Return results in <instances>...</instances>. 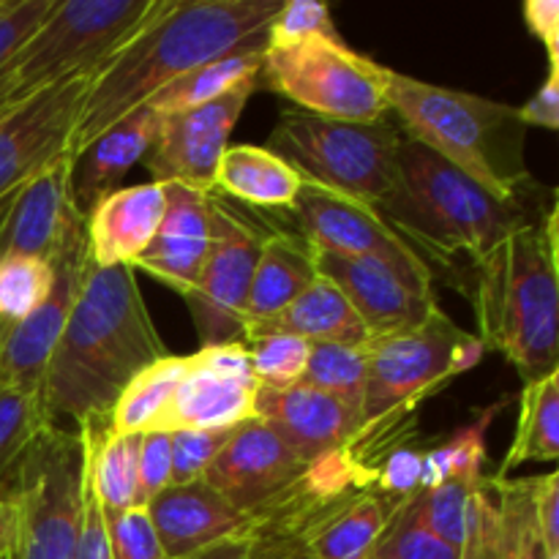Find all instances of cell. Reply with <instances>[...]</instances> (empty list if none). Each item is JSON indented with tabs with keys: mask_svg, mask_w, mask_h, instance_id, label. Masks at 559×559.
Returning a JSON list of instances; mask_svg holds the SVG:
<instances>
[{
	"mask_svg": "<svg viewBox=\"0 0 559 559\" xmlns=\"http://www.w3.org/2000/svg\"><path fill=\"white\" fill-rule=\"evenodd\" d=\"M282 0H158L134 36L93 74L71 136V156L123 120L178 76L265 47Z\"/></svg>",
	"mask_w": 559,
	"mask_h": 559,
	"instance_id": "6da1fadb",
	"label": "cell"
},
{
	"mask_svg": "<svg viewBox=\"0 0 559 559\" xmlns=\"http://www.w3.org/2000/svg\"><path fill=\"white\" fill-rule=\"evenodd\" d=\"M134 267L87 262L69 320L44 369L41 413L49 426L71 420L74 429L112 409L131 377L167 358Z\"/></svg>",
	"mask_w": 559,
	"mask_h": 559,
	"instance_id": "7a4b0ae2",
	"label": "cell"
},
{
	"mask_svg": "<svg viewBox=\"0 0 559 559\" xmlns=\"http://www.w3.org/2000/svg\"><path fill=\"white\" fill-rule=\"evenodd\" d=\"M559 235L557 205L538 222L513 229L469 276L478 338L500 353L524 382L559 364Z\"/></svg>",
	"mask_w": 559,
	"mask_h": 559,
	"instance_id": "3957f363",
	"label": "cell"
},
{
	"mask_svg": "<svg viewBox=\"0 0 559 559\" xmlns=\"http://www.w3.org/2000/svg\"><path fill=\"white\" fill-rule=\"evenodd\" d=\"M551 207L540 211L538 202L524 205L500 200L435 151L404 136L396 175L377 213L420 257L426 251L448 265L462 254L478 262L513 229L538 222Z\"/></svg>",
	"mask_w": 559,
	"mask_h": 559,
	"instance_id": "277c9868",
	"label": "cell"
},
{
	"mask_svg": "<svg viewBox=\"0 0 559 559\" xmlns=\"http://www.w3.org/2000/svg\"><path fill=\"white\" fill-rule=\"evenodd\" d=\"M388 107L399 115L409 140L435 151L486 191L506 202H538L544 186L524 162L527 126L519 107L399 71L391 74Z\"/></svg>",
	"mask_w": 559,
	"mask_h": 559,
	"instance_id": "5b68a950",
	"label": "cell"
},
{
	"mask_svg": "<svg viewBox=\"0 0 559 559\" xmlns=\"http://www.w3.org/2000/svg\"><path fill=\"white\" fill-rule=\"evenodd\" d=\"M486 347L437 306L429 320L366 344V426L415 418L420 402L475 369Z\"/></svg>",
	"mask_w": 559,
	"mask_h": 559,
	"instance_id": "8992f818",
	"label": "cell"
},
{
	"mask_svg": "<svg viewBox=\"0 0 559 559\" xmlns=\"http://www.w3.org/2000/svg\"><path fill=\"white\" fill-rule=\"evenodd\" d=\"M402 140L388 120L347 123L289 109L276 120L265 147L304 180L377 207L396 175Z\"/></svg>",
	"mask_w": 559,
	"mask_h": 559,
	"instance_id": "52a82bcc",
	"label": "cell"
},
{
	"mask_svg": "<svg viewBox=\"0 0 559 559\" xmlns=\"http://www.w3.org/2000/svg\"><path fill=\"white\" fill-rule=\"evenodd\" d=\"M391 69L355 52L342 36L265 44L260 80L300 112L347 123H377L391 112Z\"/></svg>",
	"mask_w": 559,
	"mask_h": 559,
	"instance_id": "ba28073f",
	"label": "cell"
},
{
	"mask_svg": "<svg viewBox=\"0 0 559 559\" xmlns=\"http://www.w3.org/2000/svg\"><path fill=\"white\" fill-rule=\"evenodd\" d=\"M535 478L480 475L415 497L418 516L459 559H544L533 513Z\"/></svg>",
	"mask_w": 559,
	"mask_h": 559,
	"instance_id": "9c48e42d",
	"label": "cell"
},
{
	"mask_svg": "<svg viewBox=\"0 0 559 559\" xmlns=\"http://www.w3.org/2000/svg\"><path fill=\"white\" fill-rule=\"evenodd\" d=\"M158 0H58L25 47L9 60L22 96L96 71L134 36Z\"/></svg>",
	"mask_w": 559,
	"mask_h": 559,
	"instance_id": "30bf717a",
	"label": "cell"
},
{
	"mask_svg": "<svg viewBox=\"0 0 559 559\" xmlns=\"http://www.w3.org/2000/svg\"><path fill=\"white\" fill-rule=\"evenodd\" d=\"M82 467L85 453L76 429L44 426L11 486L16 506L14 559H74Z\"/></svg>",
	"mask_w": 559,
	"mask_h": 559,
	"instance_id": "8fae6325",
	"label": "cell"
},
{
	"mask_svg": "<svg viewBox=\"0 0 559 559\" xmlns=\"http://www.w3.org/2000/svg\"><path fill=\"white\" fill-rule=\"evenodd\" d=\"M293 213L300 229L298 235L314 251L377 260L393 267L399 276H404L418 289L435 293V276H431L426 257H420L377 213V207L304 180Z\"/></svg>",
	"mask_w": 559,
	"mask_h": 559,
	"instance_id": "7c38bea8",
	"label": "cell"
},
{
	"mask_svg": "<svg viewBox=\"0 0 559 559\" xmlns=\"http://www.w3.org/2000/svg\"><path fill=\"white\" fill-rule=\"evenodd\" d=\"M265 235L222 197L213 202V243L194 287L186 295L200 347L240 342L246 331L251 276Z\"/></svg>",
	"mask_w": 559,
	"mask_h": 559,
	"instance_id": "4fadbf2b",
	"label": "cell"
},
{
	"mask_svg": "<svg viewBox=\"0 0 559 559\" xmlns=\"http://www.w3.org/2000/svg\"><path fill=\"white\" fill-rule=\"evenodd\" d=\"M96 71H82L41 87L0 118V202L71 153V136Z\"/></svg>",
	"mask_w": 559,
	"mask_h": 559,
	"instance_id": "5bb4252c",
	"label": "cell"
},
{
	"mask_svg": "<svg viewBox=\"0 0 559 559\" xmlns=\"http://www.w3.org/2000/svg\"><path fill=\"white\" fill-rule=\"evenodd\" d=\"M260 382L246 344H213L186 355V369L164 413L162 431H227L257 418Z\"/></svg>",
	"mask_w": 559,
	"mask_h": 559,
	"instance_id": "9a60e30c",
	"label": "cell"
},
{
	"mask_svg": "<svg viewBox=\"0 0 559 559\" xmlns=\"http://www.w3.org/2000/svg\"><path fill=\"white\" fill-rule=\"evenodd\" d=\"M257 85L260 82H246L216 102L164 115L151 151L142 158L153 180L213 191V175Z\"/></svg>",
	"mask_w": 559,
	"mask_h": 559,
	"instance_id": "2e32d148",
	"label": "cell"
},
{
	"mask_svg": "<svg viewBox=\"0 0 559 559\" xmlns=\"http://www.w3.org/2000/svg\"><path fill=\"white\" fill-rule=\"evenodd\" d=\"M306 462L260 418L243 420L202 475L238 511L260 513L304 475Z\"/></svg>",
	"mask_w": 559,
	"mask_h": 559,
	"instance_id": "e0dca14e",
	"label": "cell"
},
{
	"mask_svg": "<svg viewBox=\"0 0 559 559\" xmlns=\"http://www.w3.org/2000/svg\"><path fill=\"white\" fill-rule=\"evenodd\" d=\"M85 213L71 197V153L0 202V257L52 260Z\"/></svg>",
	"mask_w": 559,
	"mask_h": 559,
	"instance_id": "ac0fdd59",
	"label": "cell"
},
{
	"mask_svg": "<svg viewBox=\"0 0 559 559\" xmlns=\"http://www.w3.org/2000/svg\"><path fill=\"white\" fill-rule=\"evenodd\" d=\"M317 271L342 289L371 338L409 331L429 320L431 311L437 309L435 293L418 289L393 267L377 260L317 251Z\"/></svg>",
	"mask_w": 559,
	"mask_h": 559,
	"instance_id": "d6986e66",
	"label": "cell"
},
{
	"mask_svg": "<svg viewBox=\"0 0 559 559\" xmlns=\"http://www.w3.org/2000/svg\"><path fill=\"white\" fill-rule=\"evenodd\" d=\"M257 418L265 420L306 464L344 451L360 431V409L306 382L260 388Z\"/></svg>",
	"mask_w": 559,
	"mask_h": 559,
	"instance_id": "ffe728a7",
	"label": "cell"
},
{
	"mask_svg": "<svg viewBox=\"0 0 559 559\" xmlns=\"http://www.w3.org/2000/svg\"><path fill=\"white\" fill-rule=\"evenodd\" d=\"M167 186V211L156 238L134 260V271H145L164 287L186 298L200 276L213 243V202L216 191L191 189L183 183Z\"/></svg>",
	"mask_w": 559,
	"mask_h": 559,
	"instance_id": "44dd1931",
	"label": "cell"
},
{
	"mask_svg": "<svg viewBox=\"0 0 559 559\" xmlns=\"http://www.w3.org/2000/svg\"><path fill=\"white\" fill-rule=\"evenodd\" d=\"M167 559H186L213 544L246 538L249 513L229 506L205 480L167 486L145 506Z\"/></svg>",
	"mask_w": 559,
	"mask_h": 559,
	"instance_id": "7402d4cb",
	"label": "cell"
},
{
	"mask_svg": "<svg viewBox=\"0 0 559 559\" xmlns=\"http://www.w3.org/2000/svg\"><path fill=\"white\" fill-rule=\"evenodd\" d=\"M167 211V186H120L85 213L87 257L98 267L134 265L136 257L156 238Z\"/></svg>",
	"mask_w": 559,
	"mask_h": 559,
	"instance_id": "603a6c76",
	"label": "cell"
},
{
	"mask_svg": "<svg viewBox=\"0 0 559 559\" xmlns=\"http://www.w3.org/2000/svg\"><path fill=\"white\" fill-rule=\"evenodd\" d=\"M158 123L162 115L142 104L71 156V197L82 213L120 189V180L151 151Z\"/></svg>",
	"mask_w": 559,
	"mask_h": 559,
	"instance_id": "cb8c5ba5",
	"label": "cell"
},
{
	"mask_svg": "<svg viewBox=\"0 0 559 559\" xmlns=\"http://www.w3.org/2000/svg\"><path fill=\"white\" fill-rule=\"evenodd\" d=\"M265 333H287L309 344H344V347H366L371 342V333L366 331L349 300L325 276H317L276 317L246 325L243 338L265 336Z\"/></svg>",
	"mask_w": 559,
	"mask_h": 559,
	"instance_id": "d4e9b609",
	"label": "cell"
},
{
	"mask_svg": "<svg viewBox=\"0 0 559 559\" xmlns=\"http://www.w3.org/2000/svg\"><path fill=\"white\" fill-rule=\"evenodd\" d=\"M317 251L298 233H271L262 238L251 276L249 304H246V325L276 317L287 309L314 278Z\"/></svg>",
	"mask_w": 559,
	"mask_h": 559,
	"instance_id": "484cf974",
	"label": "cell"
},
{
	"mask_svg": "<svg viewBox=\"0 0 559 559\" xmlns=\"http://www.w3.org/2000/svg\"><path fill=\"white\" fill-rule=\"evenodd\" d=\"M304 178L265 145H229L213 175V191L262 211H293Z\"/></svg>",
	"mask_w": 559,
	"mask_h": 559,
	"instance_id": "4316f807",
	"label": "cell"
},
{
	"mask_svg": "<svg viewBox=\"0 0 559 559\" xmlns=\"http://www.w3.org/2000/svg\"><path fill=\"white\" fill-rule=\"evenodd\" d=\"M402 502L382 495L377 486L355 491L309 535L306 555L309 559H366Z\"/></svg>",
	"mask_w": 559,
	"mask_h": 559,
	"instance_id": "83f0119b",
	"label": "cell"
},
{
	"mask_svg": "<svg viewBox=\"0 0 559 559\" xmlns=\"http://www.w3.org/2000/svg\"><path fill=\"white\" fill-rule=\"evenodd\" d=\"M559 459V369L540 380L524 382L519 396L516 431L508 445L497 475L506 478L530 462H557Z\"/></svg>",
	"mask_w": 559,
	"mask_h": 559,
	"instance_id": "f1b7e54d",
	"label": "cell"
},
{
	"mask_svg": "<svg viewBox=\"0 0 559 559\" xmlns=\"http://www.w3.org/2000/svg\"><path fill=\"white\" fill-rule=\"evenodd\" d=\"M262 55H265V47H249L211 60L164 85L156 96L147 98V107L164 118V115L186 112V109L216 102L246 82H260Z\"/></svg>",
	"mask_w": 559,
	"mask_h": 559,
	"instance_id": "f546056e",
	"label": "cell"
},
{
	"mask_svg": "<svg viewBox=\"0 0 559 559\" xmlns=\"http://www.w3.org/2000/svg\"><path fill=\"white\" fill-rule=\"evenodd\" d=\"M506 407L508 399H500L486 409H478L445 442L424 448L420 491L437 489L442 484H467V480H478L480 475H486V435Z\"/></svg>",
	"mask_w": 559,
	"mask_h": 559,
	"instance_id": "4dcf8cb0",
	"label": "cell"
},
{
	"mask_svg": "<svg viewBox=\"0 0 559 559\" xmlns=\"http://www.w3.org/2000/svg\"><path fill=\"white\" fill-rule=\"evenodd\" d=\"M186 369V355H167L140 374L131 377L109 409V429L115 435H145L162 426L164 413L175 396Z\"/></svg>",
	"mask_w": 559,
	"mask_h": 559,
	"instance_id": "1f68e13d",
	"label": "cell"
},
{
	"mask_svg": "<svg viewBox=\"0 0 559 559\" xmlns=\"http://www.w3.org/2000/svg\"><path fill=\"white\" fill-rule=\"evenodd\" d=\"M44 426L49 424L38 393L0 382V491H11L20 464Z\"/></svg>",
	"mask_w": 559,
	"mask_h": 559,
	"instance_id": "d6a6232c",
	"label": "cell"
},
{
	"mask_svg": "<svg viewBox=\"0 0 559 559\" xmlns=\"http://www.w3.org/2000/svg\"><path fill=\"white\" fill-rule=\"evenodd\" d=\"M52 284V260L0 257V328H14L25 322L47 300Z\"/></svg>",
	"mask_w": 559,
	"mask_h": 559,
	"instance_id": "836d02e7",
	"label": "cell"
},
{
	"mask_svg": "<svg viewBox=\"0 0 559 559\" xmlns=\"http://www.w3.org/2000/svg\"><path fill=\"white\" fill-rule=\"evenodd\" d=\"M306 385L342 399L355 409H364L366 391V347H344V344H311L306 364Z\"/></svg>",
	"mask_w": 559,
	"mask_h": 559,
	"instance_id": "e575fe53",
	"label": "cell"
},
{
	"mask_svg": "<svg viewBox=\"0 0 559 559\" xmlns=\"http://www.w3.org/2000/svg\"><path fill=\"white\" fill-rule=\"evenodd\" d=\"M249 353L251 371L262 388H289L304 380L309 364L311 344L287 333H265V336L243 338Z\"/></svg>",
	"mask_w": 559,
	"mask_h": 559,
	"instance_id": "d590c367",
	"label": "cell"
},
{
	"mask_svg": "<svg viewBox=\"0 0 559 559\" xmlns=\"http://www.w3.org/2000/svg\"><path fill=\"white\" fill-rule=\"evenodd\" d=\"M418 497V495H415ZM415 497L404 500L366 559H459L418 516Z\"/></svg>",
	"mask_w": 559,
	"mask_h": 559,
	"instance_id": "8d00e7d4",
	"label": "cell"
},
{
	"mask_svg": "<svg viewBox=\"0 0 559 559\" xmlns=\"http://www.w3.org/2000/svg\"><path fill=\"white\" fill-rule=\"evenodd\" d=\"M109 559H167L145 508L104 513Z\"/></svg>",
	"mask_w": 559,
	"mask_h": 559,
	"instance_id": "74e56055",
	"label": "cell"
},
{
	"mask_svg": "<svg viewBox=\"0 0 559 559\" xmlns=\"http://www.w3.org/2000/svg\"><path fill=\"white\" fill-rule=\"evenodd\" d=\"M229 431H194L180 429L169 431L173 435V475L169 486H186L200 480L218 456L224 442L229 440Z\"/></svg>",
	"mask_w": 559,
	"mask_h": 559,
	"instance_id": "f35d334b",
	"label": "cell"
},
{
	"mask_svg": "<svg viewBox=\"0 0 559 559\" xmlns=\"http://www.w3.org/2000/svg\"><path fill=\"white\" fill-rule=\"evenodd\" d=\"M309 36H342L333 25L331 9L320 0H282V9L267 27L265 44H287Z\"/></svg>",
	"mask_w": 559,
	"mask_h": 559,
	"instance_id": "ab89813d",
	"label": "cell"
},
{
	"mask_svg": "<svg viewBox=\"0 0 559 559\" xmlns=\"http://www.w3.org/2000/svg\"><path fill=\"white\" fill-rule=\"evenodd\" d=\"M169 475H173V435L162 429L140 435V453H136V508H145L158 491L167 489Z\"/></svg>",
	"mask_w": 559,
	"mask_h": 559,
	"instance_id": "60d3db41",
	"label": "cell"
},
{
	"mask_svg": "<svg viewBox=\"0 0 559 559\" xmlns=\"http://www.w3.org/2000/svg\"><path fill=\"white\" fill-rule=\"evenodd\" d=\"M58 0H0V71L41 27Z\"/></svg>",
	"mask_w": 559,
	"mask_h": 559,
	"instance_id": "b9f144b4",
	"label": "cell"
},
{
	"mask_svg": "<svg viewBox=\"0 0 559 559\" xmlns=\"http://www.w3.org/2000/svg\"><path fill=\"white\" fill-rule=\"evenodd\" d=\"M420 464H424V448L415 442L399 445L382 462L374 486L393 500H409L420 495Z\"/></svg>",
	"mask_w": 559,
	"mask_h": 559,
	"instance_id": "7bdbcfd3",
	"label": "cell"
},
{
	"mask_svg": "<svg viewBox=\"0 0 559 559\" xmlns=\"http://www.w3.org/2000/svg\"><path fill=\"white\" fill-rule=\"evenodd\" d=\"M85 453V451H82ZM74 559H109L107 522L104 508L87 480V469L82 467V502H80V535H76Z\"/></svg>",
	"mask_w": 559,
	"mask_h": 559,
	"instance_id": "ee69618b",
	"label": "cell"
},
{
	"mask_svg": "<svg viewBox=\"0 0 559 559\" xmlns=\"http://www.w3.org/2000/svg\"><path fill=\"white\" fill-rule=\"evenodd\" d=\"M533 513L538 546L544 557H559V475L549 473L535 478Z\"/></svg>",
	"mask_w": 559,
	"mask_h": 559,
	"instance_id": "f6af8a7d",
	"label": "cell"
},
{
	"mask_svg": "<svg viewBox=\"0 0 559 559\" xmlns=\"http://www.w3.org/2000/svg\"><path fill=\"white\" fill-rule=\"evenodd\" d=\"M519 118L524 126H538V129H559V69H549L544 85L519 107Z\"/></svg>",
	"mask_w": 559,
	"mask_h": 559,
	"instance_id": "bcb514c9",
	"label": "cell"
},
{
	"mask_svg": "<svg viewBox=\"0 0 559 559\" xmlns=\"http://www.w3.org/2000/svg\"><path fill=\"white\" fill-rule=\"evenodd\" d=\"M524 20L533 36L544 41L549 52V69H559V3L557 0H527Z\"/></svg>",
	"mask_w": 559,
	"mask_h": 559,
	"instance_id": "7dc6e473",
	"label": "cell"
},
{
	"mask_svg": "<svg viewBox=\"0 0 559 559\" xmlns=\"http://www.w3.org/2000/svg\"><path fill=\"white\" fill-rule=\"evenodd\" d=\"M186 559H249V540L246 538L222 540V544L207 546V549L197 551V555Z\"/></svg>",
	"mask_w": 559,
	"mask_h": 559,
	"instance_id": "c3c4849f",
	"label": "cell"
},
{
	"mask_svg": "<svg viewBox=\"0 0 559 559\" xmlns=\"http://www.w3.org/2000/svg\"><path fill=\"white\" fill-rule=\"evenodd\" d=\"M16 527V506L11 491H0V551L11 549Z\"/></svg>",
	"mask_w": 559,
	"mask_h": 559,
	"instance_id": "681fc988",
	"label": "cell"
},
{
	"mask_svg": "<svg viewBox=\"0 0 559 559\" xmlns=\"http://www.w3.org/2000/svg\"><path fill=\"white\" fill-rule=\"evenodd\" d=\"M22 98H27V96H22V93L16 91L14 80H11V74H9V66H5V69L0 71V118H3V115L9 112L16 102H22Z\"/></svg>",
	"mask_w": 559,
	"mask_h": 559,
	"instance_id": "f907efd6",
	"label": "cell"
},
{
	"mask_svg": "<svg viewBox=\"0 0 559 559\" xmlns=\"http://www.w3.org/2000/svg\"><path fill=\"white\" fill-rule=\"evenodd\" d=\"M0 559H14V555H11V549H5V551H0Z\"/></svg>",
	"mask_w": 559,
	"mask_h": 559,
	"instance_id": "816d5d0a",
	"label": "cell"
}]
</instances>
